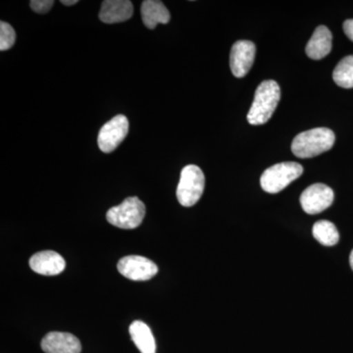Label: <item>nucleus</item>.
Segmentation results:
<instances>
[{"instance_id":"1","label":"nucleus","mask_w":353,"mask_h":353,"mask_svg":"<svg viewBox=\"0 0 353 353\" xmlns=\"http://www.w3.org/2000/svg\"><path fill=\"white\" fill-rule=\"evenodd\" d=\"M281 99V88L273 80L263 81L255 90L254 99L248 114L253 126L266 124L271 119Z\"/></svg>"},{"instance_id":"2","label":"nucleus","mask_w":353,"mask_h":353,"mask_svg":"<svg viewBox=\"0 0 353 353\" xmlns=\"http://www.w3.org/2000/svg\"><path fill=\"white\" fill-rule=\"evenodd\" d=\"M336 141L334 132L328 128H315L301 132L294 139L292 152L299 158H312L328 152Z\"/></svg>"},{"instance_id":"3","label":"nucleus","mask_w":353,"mask_h":353,"mask_svg":"<svg viewBox=\"0 0 353 353\" xmlns=\"http://www.w3.org/2000/svg\"><path fill=\"white\" fill-rule=\"evenodd\" d=\"M303 174V167L296 162L273 165L262 174L260 185L268 194H278Z\"/></svg>"},{"instance_id":"4","label":"nucleus","mask_w":353,"mask_h":353,"mask_svg":"<svg viewBox=\"0 0 353 353\" xmlns=\"http://www.w3.org/2000/svg\"><path fill=\"white\" fill-rule=\"evenodd\" d=\"M205 187V176L196 165H188L181 172L176 199L185 208L194 206L201 199Z\"/></svg>"},{"instance_id":"5","label":"nucleus","mask_w":353,"mask_h":353,"mask_svg":"<svg viewBox=\"0 0 353 353\" xmlns=\"http://www.w3.org/2000/svg\"><path fill=\"white\" fill-rule=\"evenodd\" d=\"M145 216V205L137 196L128 197L120 205L109 209L106 219L113 226L120 229H136L143 223Z\"/></svg>"},{"instance_id":"6","label":"nucleus","mask_w":353,"mask_h":353,"mask_svg":"<svg viewBox=\"0 0 353 353\" xmlns=\"http://www.w3.org/2000/svg\"><path fill=\"white\" fill-rule=\"evenodd\" d=\"M129 132V120L126 116L117 115L101 128L97 143L102 152H114Z\"/></svg>"},{"instance_id":"7","label":"nucleus","mask_w":353,"mask_h":353,"mask_svg":"<svg viewBox=\"0 0 353 353\" xmlns=\"http://www.w3.org/2000/svg\"><path fill=\"white\" fill-rule=\"evenodd\" d=\"M334 190L324 183H314L303 190L301 196V204L307 214H319L333 204Z\"/></svg>"},{"instance_id":"8","label":"nucleus","mask_w":353,"mask_h":353,"mask_svg":"<svg viewBox=\"0 0 353 353\" xmlns=\"http://www.w3.org/2000/svg\"><path fill=\"white\" fill-rule=\"evenodd\" d=\"M117 268L121 275L132 281L150 280L158 272L154 262L139 255L123 257L118 262Z\"/></svg>"},{"instance_id":"9","label":"nucleus","mask_w":353,"mask_h":353,"mask_svg":"<svg viewBox=\"0 0 353 353\" xmlns=\"http://www.w3.org/2000/svg\"><path fill=\"white\" fill-rule=\"evenodd\" d=\"M256 46L250 41H239L234 43L230 54V67L236 78L248 75L254 63Z\"/></svg>"},{"instance_id":"10","label":"nucleus","mask_w":353,"mask_h":353,"mask_svg":"<svg viewBox=\"0 0 353 353\" xmlns=\"http://www.w3.org/2000/svg\"><path fill=\"white\" fill-rule=\"evenodd\" d=\"M41 348L46 353H81L82 345L79 339L70 333L51 332L41 341Z\"/></svg>"},{"instance_id":"11","label":"nucleus","mask_w":353,"mask_h":353,"mask_svg":"<svg viewBox=\"0 0 353 353\" xmlns=\"http://www.w3.org/2000/svg\"><path fill=\"white\" fill-rule=\"evenodd\" d=\"M30 267L41 275L55 276L64 271L66 262L59 253L46 250L32 255L30 259Z\"/></svg>"},{"instance_id":"12","label":"nucleus","mask_w":353,"mask_h":353,"mask_svg":"<svg viewBox=\"0 0 353 353\" xmlns=\"http://www.w3.org/2000/svg\"><path fill=\"white\" fill-rule=\"evenodd\" d=\"M134 6L129 0H105L102 2L99 19L106 24L125 22L132 17Z\"/></svg>"},{"instance_id":"13","label":"nucleus","mask_w":353,"mask_h":353,"mask_svg":"<svg viewBox=\"0 0 353 353\" xmlns=\"http://www.w3.org/2000/svg\"><path fill=\"white\" fill-rule=\"evenodd\" d=\"M333 36L326 26L316 28L312 37L306 44V54L313 60H321L331 52Z\"/></svg>"},{"instance_id":"14","label":"nucleus","mask_w":353,"mask_h":353,"mask_svg":"<svg viewBox=\"0 0 353 353\" xmlns=\"http://www.w3.org/2000/svg\"><path fill=\"white\" fill-rule=\"evenodd\" d=\"M141 18L143 24L148 29L153 30L158 24H167L170 22V12L163 2L158 0H145L141 4Z\"/></svg>"},{"instance_id":"15","label":"nucleus","mask_w":353,"mask_h":353,"mask_svg":"<svg viewBox=\"0 0 353 353\" xmlns=\"http://www.w3.org/2000/svg\"><path fill=\"white\" fill-rule=\"evenodd\" d=\"M130 334L141 353L157 352V343L152 330L143 321H134L130 326Z\"/></svg>"},{"instance_id":"16","label":"nucleus","mask_w":353,"mask_h":353,"mask_svg":"<svg viewBox=\"0 0 353 353\" xmlns=\"http://www.w3.org/2000/svg\"><path fill=\"white\" fill-rule=\"evenodd\" d=\"M313 236L325 246H334L340 241V234L333 223L327 220L318 221L313 226Z\"/></svg>"},{"instance_id":"17","label":"nucleus","mask_w":353,"mask_h":353,"mask_svg":"<svg viewBox=\"0 0 353 353\" xmlns=\"http://www.w3.org/2000/svg\"><path fill=\"white\" fill-rule=\"evenodd\" d=\"M334 83L343 88H353V55L343 58L333 72Z\"/></svg>"},{"instance_id":"18","label":"nucleus","mask_w":353,"mask_h":353,"mask_svg":"<svg viewBox=\"0 0 353 353\" xmlns=\"http://www.w3.org/2000/svg\"><path fill=\"white\" fill-rule=\"evenodd\" d=\"M16 41V32L12 26L1 21L0 22V50H10Z\"/></svg>"},{"instance_id":"19","label":"nucleus","mask_w":353,"mask_h":353,"mask_svg":"<svg viewBox=\"0 0 353 353\" xmlns=\"http://www.w3.org/2000/svg\"><path fill=\"white\" fill-rule=\"evenodd\" d=\"M54 1L53 0H32L30 6L34 12L46 14L52 8Z\"/></svg>"},{"instance_id":"20","label":"nucleus","mask_w":353,"mask_h":353,"mask_svg":"<svg viewBox=\"0 0 353 353\" xmlns=\"http://www.w3.org/2000/svg\"><path fill=\"white\" fill-rule=\"evenodd\" d=\"M343 32L347 38L353 41V19H348L343 23Z\"/></svg>"},{"instance_id":"21","label":"nucleus","mask_w":353,"mask_h":353,"mask_svg":"<svg viewBox=\"0 0 353 353\" xmlns=\"http://www.w3.org/2000/svg\"><path fill=\"white\" fill-rule=\"evenodd\" d=\"M61 3L66 6H75L78 3V0H61Z\"/></svg>"},{"instance_id":"22","label":"nucleus","mask_w":353,"mask_h":353,"mask_svg":"<svg viewBox=\"0 0 353 353\" xmlns=\"http://www.w3.org/2000/svg\"><path fill=\"white\" fill-rule=\"evenodd\" d=\"M350 267H352V269L353 270V250H352V252H350Z\"/></svg>"}]
</instances>
